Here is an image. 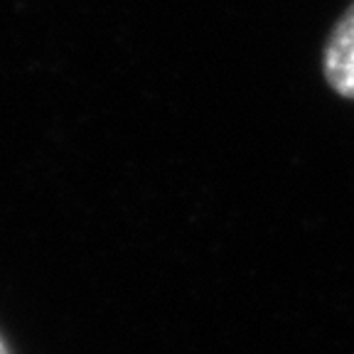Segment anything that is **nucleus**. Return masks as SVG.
Instances as JSON below:
<instances>
[{
  "mask_svg": "<svg viewBox=\"0 0 354 354\" xmlns=\"http://www.w3.org/2000/svg\"><path fill=\"white\" fill-rule=\"evenodd\" d=\"M325 79L339 96L354 99V6L339 17L322 57Z\"/></svg>",
  "mask_w": 354,
  "mask_h": 354,
  "instance_id": "1",
  "label": "nucleus"
},
{
  "mask_svg": "<svg viewBox=\"0 0 354 354\" xmlns=\"http://www.w3.org/2000/svg\"><path fill=\"white\" fill-rule=\"evenodd\" d=\"M0 354H10V349H8V344L3 337H0Z\"/></svg>",
  "mask_w": 354,
  "mask_h": 354,
  "instance_id": "2",
  "label": "nucleus"
}]
</instances>
